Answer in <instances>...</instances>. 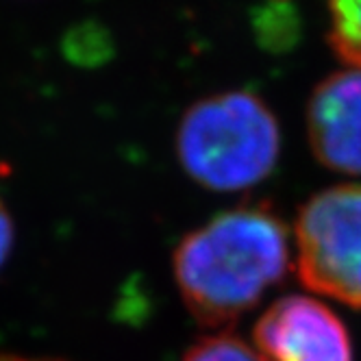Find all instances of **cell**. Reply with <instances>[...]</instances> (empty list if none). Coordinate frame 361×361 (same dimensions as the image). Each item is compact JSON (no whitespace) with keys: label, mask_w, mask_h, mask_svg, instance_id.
Here are the masks:
<instances>
[{"label":"cell","mask_w":361,"mask_h":361,"mask_svg":"<svg viewBox=\"0 0 361 361\" xmlns=\"http://www.w3.org/2000/svg\"><path fill=\"white\" fill-rule=\"evenodd\" d=\"M264 361H353V344L331 309L302 294L274 300L255 324Z\"/></svg>","instance_id":"obj_4"},{"label":"cell","mask_w":361,"mask_h":361,"mask_svg":"<svg viewBox=\"0 0 361 361\" xmlns=\"http://www.w3.org/2000/svg\"><path fill=\"white\" fill-rule=\"evenodd\" d=\"M329 42L340 59L361 68V0H326Z\"/></svg>","instance_id":"obj_6"},{"label":"cell","mask_w":361,"mask_h":361,"mask_svg":"<svg viewBox=\"0 0 361 361\" xmlns=\"http://www.w3.org/2000/svg\"><path fill=\"white\" fill-rule=\"evenodd\" d=\"M183 361H264L255 346L244 342L233 331H220L196 342Z\"/></svg>","instance_id":"obj_7"},{"label":"cell","mask_w":361,"mask_h":361,"mask_svg":"<svg viewBox=\"0 0 361 361\" xmlns=\"http://www.w3.org/2000/svg\"><path fill=\"white\" fill-rule=\"evenodd\" d=\"M0 361H61V359H46V357H22L7 350H0Z\"/></svg>","instance_id":"obj_9"},{"label":"cell","mask_w":361,"mask_h":361,"mask_svg":"<svg viewBox=\"0 0 361 361\" xmlns=\"http://www.w3.org/2000/svg\"><path fill=\"white\" fill-rule=\"evenodd\" d=\"M294 244L305 288L361 309V183L309 198L296 216Z\"/></svg>","instance_id":"obj_3"},{"label":"cell","mask_w":361,"mask_h":361,"mask_svg":"<svg viewBox=\"0 0 361 361\" xmlns=\"http://www.w3.org/2000/svg\"><path fill=\"white\" fill-rule=\"evenodd\" d=\"M281 131L272 109L244 90L196 100L176 131L178 161L198 185L240 192L259 185L279 161Z\"/></svg>","instance_id":"obj_2"},{"label":"cell","mask_w":361,"mask_h":361,"mask_svg":"<svg viewBox=\"0 0 361 361\" xmlns=\"http://www.w3.org/2000/svg\"><path fill=\"white\" fill-rule=\"evenodd\" d=\"M13 238H16V228H13V220L11 214L7 209V204L0 198V268H3L11 255L13 248Z\"/></svg>","instance_id":"obj_8"},{"label":"cell","mask_w":361,"mask_h":361,"mask_svg":"<svg viewBox=\"0 0 361 361\" xmlns=\"http://www.w3.org/2000/svg\"><path fill=\"white\" fill-rule=\"evenodd\" d=\"M290 231L266 204L218 214L178 244L174 279L188 312L204 326H224L288 274Z\"/></svg>","instance_id":"obj_1"},{"label":"cell","mask_w":361,"mask_h":361,"mask_svg":"<svg viewBox=\"0 0 361 361\" xmlns=\"http://www.w3.org/2000/svg\"><path fill=\"white\" fill-rule=\"evenodd\" d=\"M307 137L324 168L361 176V68L346 66L316 85L307 105Z\"/></svg>","instance_id":"obj_5"}]
</instances>
